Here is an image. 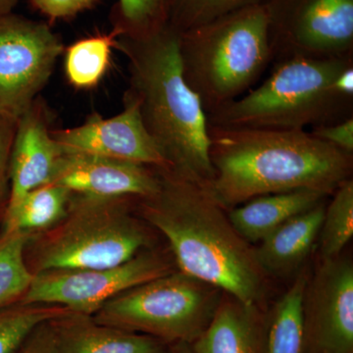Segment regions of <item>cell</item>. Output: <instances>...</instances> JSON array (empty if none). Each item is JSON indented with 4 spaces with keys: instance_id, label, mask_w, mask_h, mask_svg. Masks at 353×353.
I'll list each match as a JSON object with an SVG mask.
<instances>
[{
    "instance_id": "6da1fadb",
    "label": "cell",
    "mask_w": 353,
    "mask_h": 353,
    "mask_svg": "<svg viewBox=\"0 0 353 353\" xmlns=\"http://www.w3.org/2000/svg\"><path fill=\"white\" fill-rule=\"evenodd\" d=\"M208 138L213 178L205 188L227 211L264 194L309 190L332 196L352 179L353 155L306 130L208 123Z\"/></svg>"
},
{
    "instance_id": "7a4b0ae2",
    "label": "cell",
    "mask_w": 353,
    "mask_h": 353,
    "mask_svg": "<svg viewBox=\"0 0 353 353\" xmlns=\"http://www.w3.org/2000/svg\"><path fill=\"white\" fill-rule=\"evenodd\" d=\"M161 185L141 199V214L168 240L179 271L246 303L261 305L270 278L255 248L234 229L228 211L204 185L158 170Z\"/></svg>"
},
{
    "instance_id": "3957f363",
    "label": "cell",
    "mask_w": 353,
    "mask_h": 353,
    "mask_svg": "<svg viewBox=\"0 0 353 353\" xmlns=\"http://www.w3.org/2000/svg\"><path fill=\"white\" fill-rule=\"evenodd\" d=\"M179 46L180 32L168 22L139 36L121 34L116 43L128 60L126 94L169 171L206 187L213 178L208 114L183 78Z\"/></svg>"
},
{
    "instance_id": "277c9868",
    "label": "cell",
    "mask_w": 353,
    "mask_h": 353,
    "mask_svg": "<svg viewBox=\"0 0 353 353\" xmlns=\"http://www.w3.org/2000/svg\"><path fill=\"white\" fill-rule=\"evenodd\" d=\"M350 65L353 55L277 60L259 87L209 114L208 123L225 128L299 131L347 119L353 116V99L341 94L334 82Z\"/></svg>"
},
{
    "instance_id": "5b68a950",
    "label": "cell",
    "mask_w": 353,
    "mask_h": 353,
    "mask_svg": "<svg viewBox=\"0 0 353 353\" xmlns=\"http://www.w3.org/2000/svg\"><path fill=\"white\" fill-rule=\"evenodd\" d=\"M179 50L185 82L206 114L215 112L250 90L273 60L264 4L180 32Z\"/></svg>"
},
{
    "instance_id": "8992f818",
    "label": "cell",
    "mask_w": 353,
    "mask_h": 353,
    "mask_svg": "<svg viewBox=\"0 0 353 353\" xmlns=\"http://www.w3.org/2000/svg\"><path fill=\"white\" fill-rule=\"evenodd\" d=\"M75 196L64 222L39 245L37 273L119 266L150 243L148 230L128 208L131 197Z\"/></svg>"
},
{
    "instance_id": "52a82bcc",
    "label": "cell",
    "mask_w": 353,
    "mask_h": 353,
    "mask_svg": "<svg viewBox=\"0 0 353 353\" xmlns=\"http://www.w3.org/2000/svg\"><path fill=\"white\" fill-rule=\"evenodd\" d=\"M222 296L214 285L174 271L122 292L92 318L163 343L192 345L210 324Z\"/></svg>"
},
{
    "instance_id": "ba28073f",
    "label": "cell",
    "mask_w": 353,
    "mask_h": 353,
    "mask_svg": "<svg viewBox=\"0 0 353 353\" xmlns=\"http://www.w3.org/2000/svg\"><path fill=\"white\" fill-rule=\"evenodd\" d=\"M63 51L61 39L46 23L14 13L0 17V117L18 122Z\"/></svg>"
},
{
    "instance_id": "9c48e42d",
    "label": "cell",
    "mask_w": 353,
    "mask_h": 353,
    "mask_svg": "<svg viewBox=\"0 0 353 353\" xmlns=\"http://www.w3.org/2000/svg\"><path fill=\"white\" fill-rule=\"evenodd\" d=\"M273 60L353 55V0H264Z\"/></svg>"
},
{
    "instance_id": "30bf717a",
    "label": "cell",
    "mask_w": 353,
    "mask_h": 353,
    "mask_svg": "<svg viewBox=\"0 0 353 353\" xmlns=\"http://www.w3.org/2000/svg\"><path fill=\"white\" fill-rule=\"evenodd\" d=\"M174 271L165 255L145 252L110 268L39 272L19 303L63 306L77 314L92 316L122 292Z\"/></svg>"
},
{
    "instance_id": "8fae6325",
    "label": "cell",
    "mask_w": 353,
    "mask_h": 353,
    "mask_svg": "<svg viewBox=\"0 0 353 353\" xmlns=\"http://www.w3.org/2000/svg\"><path fill=\"white\" fill-rule=\"evenodd\" d=\"M303 353H353V264L320 260L308 276L303 304Z\"/></svg>"
},
{
    "instance_id": "7c38bea8",
    "label": "cell",
    "mask_w": 353,
    "mask_h": 353,
    "mask_svg": "<svg viewBox=\"0 0 353 353\" xmlns=\"http://www.w3.org/2000/svg\"><path fill=\"white\" fill-rule=\"evenodd\" d=\"M62 153L113 158L169 171L163 154L146 131L139 105L125 94L124 110L110 118L95 113L81 126L51 131Z\"/></svg>"
},
{
    "instance_id": "4fadbf2b",
    "label": "cell",
    "mask_w": 353,
    "mask_h": 353,
    "mask_svg": "<svg viewBox=\"0 0 353 353\" xmlns=\"http://www.w3.org/2000/svg\"><path fill=\"white\" fill-rule=\"evenodd\" d=\"M50 183L72 194L99 197L154 196L161 185L159 171L145 165L80 153H61Z\"/></svg>"
},
{
    "instance_id": "5bb4252c",
    "label": "cell",
    "mask_w": 353,
    "mask_h": 353,
    "mask_svg": "<svg viewBox=\"0 0 353 353\" xmlns=\"http://www.w3.org/2000/svg\"><path fill=\"white\" fill-rule=\"evenodd\" d=\"M61 153L43 111L32 104L16 124L9 159L11 190L7 208L27 192L50 183Z\"/></svg>"
},
{
    "instance_id": "9a60e30c",
    "label": "cell",
    "mask_w": 353,
    "mask_h": 353,
    "mask_svg": "<svg viewBox=\"0 0 353 353\" xmlns=\"http://www.w3.org/2000/svg\"><path fill=\"white\" fill-rule=\"evenodd\" d=\"M267 324L261 305L223 292L210 324L192 347L196 353H265Z\"/></svg>"
},
{
    "instance_id": "2e32d148",
    "label": "cell",
    "mask_w": 353,
    "mask_h": 353,
    "mask_svg": "<svg viewBox=\"0 0 353 353\" xmlns=\"http://www.w3.org/2000/svg\"><path fill=\"white\" fill-rule=\"evenodd\" d=\"M325 203L292 218L260 241L257 261L269 278H290L310 254L324 217Z\"/></svg>"
},
{
    "instance_id": "e0dca14e",
    "label": "cell",
    "mask_w": 353,
    "mask_h": 353,
    "mask_svg": "<svg viewBox=\"0 0 353 353\" xmlns=\"http://www.w3.org/2000/svg\"><path fill=\"white\" fill-rule=\"evenodd\" d=\"M59 353H150L161 341L99 324L92 316L70 313L53 319Z\"/></svg>"
},
{
    "instance_id": "ac0fdd59",
    "label": "cell",
    "mask_w": 353,
    "mask_h": 353,
    "mask_svg": "<svg viewBox=\"0 0 353 353\" xmlns=\"http://www.w3.org/2000/svg\"><path fill=\"white\" fill-rule=\"evenodd\" d=\"M327 196L309 190L264 194L232 208L228 216L239 234L255 245L287 221L323 203Z\"/></svg>"
},
{
    "instance_id": "d6986e66",
    "label": "cell",
    "mask_w": 353,
    "mask_h": 353,
    "mask_svg": "<svg viewBox=\"0 0 353 353\" xmlns=\"http://www.w3.org/2000/svg\"><path fill=\"white\" fill-rule=\"evenodd\" d=\"M73 194L57 183H50L27 192L6 208L3 232L32 234L48 229L64 219Z\"/></svg>"
},
{
    "instance_id": "ffe728a7",
    "label": "cell",
    "mask_w": 353,
    "mask_h": 353,
    "mask_svg": "<svg viewBox=\"0 0 353 353\" xmlns=\"http://www.w3.org/2000/svg\"><path fill=\"white\" fill-rule=\"evenodd\" d=\"M308 275L299 274L268 316L265 353H303L301 304Z\"/></svg>"
},
{
    "instance_id": "44dd1931",
    "label": "cell",
    "mask_w": 353,
    "mask_h": 353,
    "mask_svg": "<svg viewBox=\"0 0 353 353\" xmlns=\"http://www.w3.org/2000/svg\"><path fill=\"white\" fill-rule=\"evenodd\" d=\"M120 34L122 32L114 28L110 34L88 37L67 48L65 72L72 85L90 88L99 85L108 71Z\"/></svg>"
},
{
    "instance_id": "7402d4cb",
    "label": "cell",
    "mask_w": 353,
    "mask_h": 353,
    "mask_svg": "<svg viewBox=\"0 0 353 353\" xmlns=\"http://www.w3.org/2000/svg\"><path fill=\"white\" fill-rule=\"evenodd\" d=\"M31 234L3 232L0 236V311L22 299L34 281L25 261V248Z\"/></svg>"
},
{
    "instance_id": "603a6c76",
    "label": "cell",
    "mask_w": 353,
    "mask_h": 353,
    "mask_svg": "<svg viewBox=\"0 0 353 353\" xmlns=\"http://www.w3.org/2000/svg\"><path fill=\"white\" fill-rule=\"evenodd\" d=\"M332 196L320 229V260L340 256L353 236L352 179L341 183Z\"/></svg>"
},
{
    "instance_id": "cb8c5ba5",
    "label": "cell",
    "mask_w": 353,
    "mask_h": 353,
    "mask_svg": "<svg viewBox=\"0 0 353 353\" xmlns=\"http://www.w3.org/2000/svg\"><path fill=\"white\" fill-rule=\"evenodd\" d=\"M73 313L48 304H21L0 311V353H16L37 327Z\"/></svg>"
},
{
    "instance_id": "d4e9b609",
    "label": "cell",
    "mask_w": 353,
    "mask_h": 353,
    "mask_svg": "<svg viewBox=\"0 0 353 353\" xmlns=\"http://www.w3.org/2000/svg\"><path fill=\"white\" fill-rule=\"evenodd\" d=\"M264 0H167V22L179 32L189 31Z\"/></svg>"
},
{
    "instance_id": "484cf974",
    "label": "cell",
    "mask_w": 353,
    "mask_h": 353,
    "mask_svg": "<svg viewBox=\"0 0 353 353\" xmlns=\"http://www.w3.org/2000/svg\"><path fill=\"white\" fill-rule=\"evenodd\" d=\"M114 15L116 29L139 36L167 23V0H119Z\"/></svg>"
},
{
    "instance_id": "4316f807",
    "label": "cell",
    "mask_w": 353,
    "mask_h": 353,
    "mask_svg": "<svg viewBox=\"0 0 353 353\" xmlns=\"http://www.w3.org/2000/svg\"><path fill=\"white\" fill-rule=\"evenodd\" d=\"M99 0H31L32 6L48 19L65 20L94 7Z\"/></svg>"
},
{
    "instance_id": "83f0119b",
    "label": "cell",
    "mask_w": 353,
    "mask_h": 353,
    "mask_svg": "<svg viewBox=\"0 0 353 353\" xmlns=\"http://www.w3.org/2000/svg\"><path fill=\"white\" fill-rule=\"evenodd\" d=\"M310 134L315 138L353 155V116L333 124L312 128Z\"/></svg>"
},
{
    "instance_id": "f1b7e54d",
    "label": "cell",
    "mask_w": 353,
    "mask_h": 353,
    "mask_svg": "<svg viewBox=\"0 0 353 353\" xmlns=\"http://www.w3.org/2000/svg\"><path fill=\"white\" fill-rule=\"evenodd\" d=\"M51 321L52 320L37 327L16 353H59Z\"/></svg>"
},
{
    "instance_id": "f546056e",
    "label": "cell",
    "mask_w": 353,
    "mask_h": 353,
    "mask_svg": "<svg viewBox=\"0 0 353 353\" xmlns=\"http://www.w3.org/2000/svg\"><path fill=\"white\" fill-rule=\"evenodd\" d=\"M16 124L17 123L13 121L0 117V197L6 189L7 179H9V159Z\"/></svg>"
},
{
    "instance_id": "4dcf8cb0",
    "label": "cell",
    "mask_w": 353,
    "mask_h": 353,
    "mask_svg": "<svg viewBox=\"0 0 353 353\" xmlns=\"http://www.w3.org/2000/svg\"><path fill=\"white\" fill-rule=\"evenodd\" d=\"M19 0H0V17L13 13V9Z\"/></svg>"
},
{
    "instance_id": "1f68e13d",
    "label": "cell",
    "mask_w": 353,
    "mask_h": 353,
    "mask_svg": "<svg viewBox=\"0 0 353 353\" xmlns=\"http://www.w3.org/2000/svg\"><path fill=\"white\" fill-rule=\"evenodd\" d=\"M172 353H196L190 343H176L169 345Z\"/></svg>"
},
{
    "instance_id": "d6a6232c",
    "label": "cell",
    "mask_w": 353,
    "mask_h": 353,
    "mask_svg": "<svg viewBox=\"0 0 353 353\" xmlns=\"http://www.w3.org/2000/svg\"><path fill=\"white\" fill-rule=\"evenodd\" d=\"M150 353H172L170 347H165L164 345H160L157 350Z\"/></svg>"
}]
</instances>
